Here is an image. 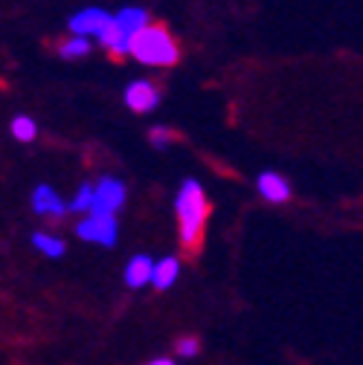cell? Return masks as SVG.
Instances as JSON below:
<instances>
[{
  "mask_svg": "<svg viewBox=\"0 0 363 365\" xmlns=\"http://www.w3.org/2000/svg\"><path fill=\"white\" fill-rule=\"evenodd\" d=\"M151 143H154V148H166L171 143V130L169 128H154L151 130Z\"/></svg>",
  "mask_w": 363,
  "mask_h": 365,
  "instance_id": "18",
  "label": "cell"
},
{
  "mask_svg": "<svg viewBox=\"0 0 363 365\" xmlns=\"http://www.w3.org/2000/svg\"><path fill=\"white\" fill-rule=\"evenodd\" d=\"M174 212H177V230H180V244L187 250H198L204 241L207 217H209V200L204 195V186L189 177L180 182V192L174 197Z\"/></svg>",
  "mask_w": 363,
  "mask_h": 365,
  "instance_id": "1",
  "label": "cell"
},
{
  "mask_svg": "<svg viewBox=\"0 0 363 365\" xmlns=\"http://www.w3.org/2000/svg\"><path fill=\"white\" fill-rule=\"evenodd\" d=\"M111 24H114V15H108V12L99 9V6H87V9L76 12V15L67 21V26H70L73 35H79V38H96V41L108 32Z\"/></svg>",
  "mask_w": 363,
  "mask_h": 365,
  "instance_id": "4",
  "label": "cell"
},
{
  "mask_svg": "<svg viewBox=\"0 0 363 365\" xmlns=\"http://www.w3.org/2000/svg\"><path fill=\"white\" fill-rule=\"evenodd\" d=\"M32 247L41 252V255H47V258H61L67 244L59 238V235H50V232H35L32 235Z\"/></svg>",
  "mask_w": 363,
  "mask_h": 365,
  "instance_id": "13",
  "label": "cell"
},
{
  "mask_svg": "<svg viewBox=\"0 0 363 365\" xmlns=\"http://www.w3.org/2000/svg\"><path fill=\"white\" fill-rule=\"evenodd\" d=\"M177 276H180V261L177 258H160L157 264H154V279H151V284L157 287V290H169L174 282H177Z\"/></svg>",
  "mask_w": 363,
  "mask_h": 365,
  "instance_id": "11",
  "label": "cell"
},
{
  "mask_svg": "<svg viewBox=\"0 0 363 365\" xmlns=\"http://www.w3.org/2000/svg\"><path fill=\"white\" fill-rule=\"evenodd\" d=\"M12 136H15L18 143H32L35 136H38V125H35V119L18 113V116L12 119Z\"/></svg>",
  "mask_w": 363,
  "mask_h": 365,
  "instance_id": "15",
  "label": "cell"
},
{
  "mask_svg": "<svg viewBox=\"0 0 363 365\" xmlns=\"http://www.w3.org/2000/svg\"><path fill=\"white\" fill-rule=\"evenodd\" d=\"M122 99H125V105H128L134 113H151V110L160 105V90H157L151 81L140 78V81H131V84L125 87Z\"/></svg>",
  "mask_w": 363,
  "mask_h": 365,
  "instance_id": "6",
  "label": "cell"
},
{
  "mask_svg": "<svg viewBox=\"0 0 363 365\" xmlns=\"http://www.w3.org/2000/svg\"><path fill=\"white\" fill-rule=\"evenodd\" d=\"M256 192L267 203H285L291 197V182L279 171H262L256 177Z\"/></svg>",
  "mask_w": 363,
  "mask_h": 365,
  "instance_id": "7",
  "label": "cell"
},
{
  "mask_svg": "<svg viewBox=\"0 0 363 365\" xmlns=\"http://www.w3.org/2000/svg\"><path fill=\"white\" fill-rule=\"evenodd\" d=\"M116 26H119L128 38H134V35H140L146 26H151V24H149V12H146V9H137V6H128V9H122V12L116 15Z\"/></svg>",
  "mask_w": 363,
  "mask_h": 365,
  "instance_id": "10",
  "label": "cell"
},
{
  "mask_svg": "<svg viewBox=\"0 0 363 365\" xmlns=\"http://www.w3.org/2000/svg\"><path fill=\"white\" fill-rule=\"evenodd\" d=\"M32 209L44 217H64L70 212V206L59 197V192L53 186H47V182H41V186H35L32 192Z\"/></svg>",
  "mask_w": 363,
  "mask_h": 365,
  "instance_id": "8",
  "label": "cell"
},
{
  "mask_svg": "<svg viewBox=\"0 0 363 365\" xmlns=\"http://www.w3.org/2000/svg\"><path fill=\"white\" fill-rule=\"evenodd\" d=\"M131 56L149 67H171L177 64L180 50H177V41L163 26H146L140 35H134Z\"/></svg>",
  "mask_w": 363,
  "mask_h": 365,
  "instance_id": "2",
  "label": "cell"
},
{
  "mask_svg": "<svg viewBox=\"0 0 363 365\" xmlns=\"http://www.w3.org/2000/svg\"><path fill=\"white\" fill-rule=\"evenodd\" d=\"M154 258L151 255H134L128 264H125V284L131 290H140L146 284H151L154 279Z\"/></svg>",
  "mask_w": 363,
  "mask_h": 365,
  "instance_id": "9",
  "label": "cell"
},
{
  "mask_svg": "<svg viewBox=\"0 0 363 365\" xmlns=\"http://www.w3.org/2000/svg\"><path fill=\"white\" fill-rule=\"evenodd\" d=\"M131 41H134V38H128V35L116 26V15H114V24L108 26V32L99 38V43H102L105 50H111L114 56H128V53H131Z\"/></svg>",
  "mask_w": 363,
  "mask_h": 365,
  "instance_id": "12",
  "label": "cell"
},
{
  "mask_svg": "<svg viewBox=\"0 0 363 365\" xmlns=\"http://www.w3.org/2000/svg\"><path fill=\"white\" fill-rule=\"evenodd\" d=\"M94 200H96V182H81L76 197L70 200V209L73 212H94Z\"/></svg>",
  "mask_w": 363,
  "mask_h": 365,
  "instance_id": "14",
  "label": "cell"
},
{
  "mask_svg": "<svg viewBox=\"0 0 363 365\" xmlns=\"http://www.w3.org/2000/svg\"><path fill=\"white\" fill-rule=\"evenodd\" d=\"M125 206V182L116 177H102L96 182V200L90 215H114Z\"/></svg>",
  "mask_w": 363,
  "mask_h": 365,
  "instance_id": "5",
  "label": "cell"
},
{
  "mask_svg": "<svg viewBox=\"0 0 363 365\" xmlns=\"http://www.w3.org/2000/svg\"><path fill=\"white\" fill-rule=\"evenodd\" d=\"M146 365H177V362L169 359V356H160V359H151V362H146Z\"/></svg>",
  "mask_w": 363,
  "mask_h": 365,
  "instance_id": "19",
  "label": "cell"
},
{
  "mask_svg": "<svg viewBox=\"0 0 363 365\" xmlns=\"http://www.w3.org/2000/svg\"><path fill=\"white\" fill-rule=\"evenodd\" d=\"M90 50H94V47H90V38H79V35H73L70 41H64L61 43V58H67V61H73V58H84Z\"/></svg>",
  "mask_w": 363,
  "mask_h": 365,
  "instance_id": "16",
  "label": "cell"
},
{
  "mask_svg": "<svg viewBox=\"0 0 363 365\" xmlns=\"http://www.w3.org/2000/svg\"><path fill=\"white\" fill-rule=\"evenodd\" d=\"M174 351H177V356H187V359H192V356H198L201 342H198V336H180V339L174 342Z\"/></svg>",
  "mask_w": 363,
  "mask_h": 365,
  "instance_id": "17",
  "label": "cell"
},
{
  "mask_svg": "<svg viewBox=\"0 0 363 365\" xmlns=\"http://www.w3.org/2000/svg\"><path fill=\"white\" fill-rule=\"evenodd\" d=\"M116 232H119L116 215H87V217H81L76 223V235L81 241L102 244V247H114L116 244Z\"/></svg>",
  "mask_w": 363,
  "mask_h": 365,
  "instance_id": "3",
  "label": "cell"
}]
</instances>
